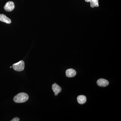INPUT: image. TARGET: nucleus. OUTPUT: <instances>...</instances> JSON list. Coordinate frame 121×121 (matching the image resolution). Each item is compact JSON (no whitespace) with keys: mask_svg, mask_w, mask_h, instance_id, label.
I'll return each mask as SVG.
<instances>
[{"mask_svg":"<svg viewBox=\"0 0 121 121\" xmlns=\"http://www.w3.org/2000/svg\"><path fill=\"white\" fill-rule=\"evenodd\" d=\"M29 99L28 95L24 93H19L13 98V101L16 103H22L27 101Z\"/></svg>","mask_w":121,"mask_h":121,"instance_id":"nucleus-1","label":"nucleus"},{"mask_svg":"<svg viewBox=\"0 0 121 121\" xmlns=\"http://www.w3.org/2000/svg\"><path fill=\"white\" fill-rule=\"evenodd\" d=\"M24 66V62L22 60H20L18 62L14 64L13 65V69L17 71H21L23 70Z\"/></svg>","mask_w":121,"mask_h":121,"instance_id":"nucleus-2","label":"nucleus"},{"mask_svg":"<svg viewBox=\"0 0 121 121\" xmlns=\"http://www.w3.org/2000/svg\"><path fill=\"white\" fill-rule=\"evenodd\" d=\"M15 7V4L13 2L9 1L5 5L4 9L5 11L9 12L13 11Z\"/></svg>","mask_w":121,"mask_h":121,"instance_id":"nucleus-3","label":"nucleus"},{"mask_svg":"<svg viewBox=\"0 0 121 121\" xmlns=\"http://www.w3.org/2000/svg\"><path fill=\"white\" fill-rule=\"evenodd\" d=\"M97 84L99 86L106 87L109 85V82L108 80L104 79H99L97 81Z\"/></svg>","mask_w":121,"mask_h":121,"instance_id":"nucleus-4","label":"nucleus"},{"mask_svg":"<svg viewBox=\"0 0 121 121\" xmlns=\"http://www.w3.org/2000/svg\"><path fill=\"white\" fill-rule=\"evenodd\" d=\"M66 75L68 78H73L75 76L76 72L75 70L73 69H69L66 71Z\"/></svg>","mask_w":121,"mask_h":121,"instance_id":"nucleus-5","label":"nucleus"},{"mask_svg":"<svg viewBox=\"0 0 121 121\" xmlns=\"http://www.w3.org/2000/svg\"><path fill=\"white\" fill-rule=\"evenodd\" d=\"M0 21L8 24L11 23L12 22L9 18L3 14H0Z\"/></svg>","mask_w":121,"mask_h":121,"instance_id":"nucleus-6","label":"nucleus"},{"mask_svg":"<svg viewBox=\"0 0 121 121\" xmlns=\"http://www.w3.org/2000/svg\"><path fill=\"white\" fill-rule=\"evenodd\" d=\"M77 100L79 104H83L86 102V98L85 95H79L77 98Z\"/></svg>","mask_w":121,"mask_h":121,"instance_id":"nucleus-7","label":"nucleus"},{"mask_svg":"<svg viewBox=\"0 0 121 121\" xmlns=\"http://www.w3.org/2000/svg\"><path fill=\"white\" fill-rule=\"evenodd\" d=\"M86 2H90L91 7L92 8L97 7L99 6L98 0H85Z\"/></svg>","mask_w":121,"mask_h":121,"instance_id":"nucleus-8","label":"nucleus"},{"mask_svg":"<svg viewBox=\"0 0 121 121\" xmlns=\"http://www.w3.org/2000/svg\"><path fill=\"white\" fill-rule=\"evenodd\" d=\"M52 89L55 93H60L62 91V89L56 83L52 84Z\"/></svg>","mask_w":121,"mask_h":121,"instance_id":"nucleus-9","label":"nucleus"},{"mask_svg":"<svg viewBox=\"0 0 121 121\" xmlns=\"http://www.w3.org/2000/svg\"><path fill=\"white\" fill-rule=\"evenodd\" d=\"M20 121V118H19L16 117L14 118L13 119L11 120V121Z\"/></svg>","mask_w":121,"mask_h":121,"instance_id":"nucleus-10","label":"nucleus"},{"mask_svg":"<svg viewBox=\"0 0 121 121\" xmlns=\"http://www.w3.org/2000/svg\"><path fill=\"white\" fill-rule=\"evenodd\" d=\"M58 93H55V95L56 96L58 95Z\"/></svg>","mask_w":121,"mask_h":121,"instance_id":"nucleus-11","label":"nucleus"},{"mask_svg":"<svg viewBox=\"0 0 121 121\" xmlns=\"http://www.w3.org/2000/svg\"><path fill=\"white\" fill-rule=\"evenodd\" d=\"M10 68H12V67H11V66L10 67Z\"/></svg>","mask_w":121,"mask_h":121,"instance_id":"nucleus-12","label":"nucleus"}]
</instances>
